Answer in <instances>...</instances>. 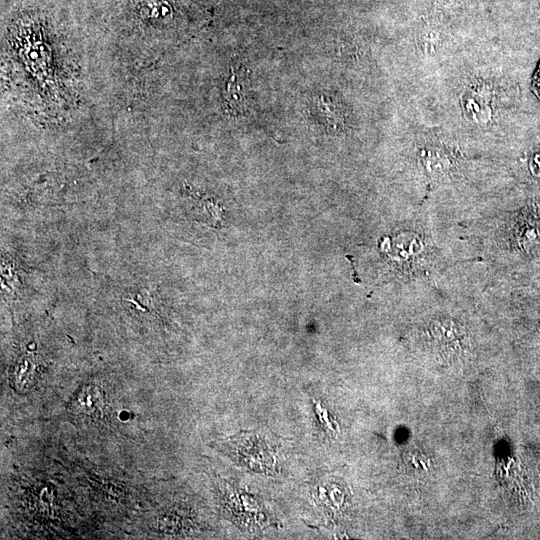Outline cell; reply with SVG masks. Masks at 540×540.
<instances>
[{"label":"cell","mask_w":540,"mask_h":540,"mask_svg":"<svg viewBox=\"0 0 540 540\" xmlns=\"http://www.w3.org/2000/svg\"><path fill=\"white\" fill-rule=\"evenodd\" d=\"M225 449L230 457L244 468L265 475H276L278 444L259 431H243L228 439Z\"/></svg>","instance_id":"obj_1"},{"label":"cell","mask_w":540,"mask_h":540,"mask_svg":"<svg viewBox=\"0 0 540 540\" xmlns=\"http://www.w3.org/2000/svg\"><path fill=\"white\" fill-rule=\"evenodd\" d=\"M498 235L510 249L540 252V203L534 202L506 218Z\"/></svg>","instance_id":"obj_2"},{"label":"cell","mask_w":540,"mask_h":540,"mask_svg":"<svg viewBox=\"0 0 540 540\" xmlns=\"http://www.w3.org/2000/svg\"><path fill=\"white\" fill-rule=\"evenodd\" d=\"M529 168L534 176L540 178V150L531 155L529 160Z\"/></svg>","instance_id":"obj_8"},{"label":"cell","mask_w":540,"mask_h":540,"mask_svg":"<svg viewBox=\"0 0 540 540\" xmlns=\"http://www.w3.org/2000/svg\"><path fill=\"white\" fill-rule=\"evenodd\" d=\"M248 77L246 70L240 66L233 67L227 83L225 99L228 107L234 113H243L246 104Z\"/></svg>","instance_id":"obj_6"},{"label":"cell","mask_w":540,"mask_h":540,"mask_svg":"<svg viewBox=\"0 0 540 540\" xmlns=\"http://www.w3.org/2000/svg\"><path fill=\"white\" fill-rule=\"evenodd\" d=\"M314 411L321 427L326 432L329 430V433H333L334 425H332V422L330 421L329 413L326 407H324L320 402H315Z\"/></svg>","instance_id":"obj_7"},{"label":"cell","mask_w":540,"mask_h":540,"mask_svg":"<svg viewBox=\"0 0 540 540\" xmlns=\"http://www.w3.org/2000/svg\"><path fill=\"white\" fill-rule=\"evenodd\" d=\"M464 115L475 123L486 124L491 119L490 93L483 87L468 89L461 98Z\"/></svg>","instance_id":"obj_5"},{"label":"cell","mask_w":540,"mask_h":540,"mask_svg":"<svg viewBox=\"0 0 540 540\" xmlns=\"http://www.w3.org/2000/svg\"><path fill=\"white\" fill-rule=\"evenodd\" d=\"M224 507L230 511L239 524L245 529H261L264 525H270V517L261 503L252 495L240 492L227 486L224 491Z\"/></svg>","instance_id":"obj_3"},{"label":"cell","mask_w":540,"mask_h":540,"mask_svg":"<svg viewBox=\"0 0 540 540\" xmlns=\"http://www.w3.org/2000/svg\"><path fill=\"white\" fill-rule=\"evenodd\" d=\"M422 170L432 182H438L449 177L456 167V159L445 147L427 145L419 152Z\"/></svg>","instance_id":"obj_4"},{"label":"cell","mask_w":540,"mask_h":540,"mask_svg":"<svg viewBox=\"0 0 540 540\" xmlns=\"http://www.w3.org/2000/svg\"><path fill=\"white\" fill-rule=\"evenodd\" d=\"M531 88L533 93L540 100V61L533 74Z\"/></svg>","instance_id":"obj_9"}]
</instances>
